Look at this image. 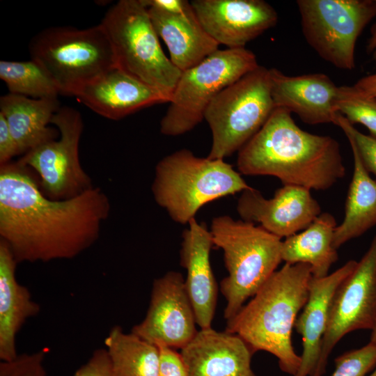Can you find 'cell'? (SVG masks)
Returning <instances> with one entry per match:
<instances>
[{
	"mask_svg": "<svg viewBox=\"0 0 376 376\" xmlns=\"http://www.w3.org/2000/svg\"><path fill=\"white\" fill-rule=\"evenodd\" d=\"M26 169L1 165L0 240L17 263L75 258L97 240L109 215L108 196L93 187L70 199H51Z\"/></svg>",
	"mask_w": 376,
	"mask_h": 376,
	"instance_id": "1",
	"label": "cell"
},
{
	"mask_svg": "<svg viewBox=\"0 0 376 376\" xmlns=\"http://www.w3.org/2000/svg\"><path fill=\"white\" fill-rule=\"evenodd\" d=\"M291 114L283 108L274 109L238 151L239 172L274 176L283 185L327 190L345 175L340 145L330 136L301 129Z\"/></svg>",
	"mask_w": 376,
	"mask_h": 376,
	"instance_id": "2",
	"label": "cell"
},
{
	"mask_svg": "<svg viewBox=\"0 0 376 376\" xmlns=\"http://www.w3.org/2000/svg\"><path fill=\"white\" fill-rule=\"evenodd\" d=\"M311 267L306 263L285 265L275 271L238 313L227 321L226 331L242 338L251 350L265 351L291 376L301 356L292 346V331L309 296Z\"/></svg>",
	"mask_w": 376,
	"mask_h": 376,
	"instance_id": "3",
	"label": "cell"
},
{
	"mask_svg": "<svg viewBox=\"0 0 376 376\" xmlns=\"http://www.w3.org/2000/svg\"><path fill=\"white\" fill-rule=\"evenodd\" d=\"M250 187L224 159L196 157L183 148L159 161L151 189L173 221L188 224L207 203Z\"/></svg>",
	"mask_w": 376,
	"mask_h": 376,
	"instance_id": "4",
	"label": "cell"
},
{
	"mask_svg": "<svg viewBox=\"0 0 376 376\" xmlns=\"http://www.w3.org/2000/svg\"><path fill=\"white\" fill-rule=\"evenodd\" d=\"M210 231L214 245L223 250L228 272L220 283L228 321L276 271L282 261V241L260 226L228 215L214 217Z\"/></svg>",
	"mask_w": 376,
	"mask_h": 376,
	"instance_id": "5",
	"label": "cell"
},
{
	"mask_svg": "<svg viewBox=\"0 0 376 376\" xmlns=\"http://www.w3.org/2000/svg\"><path fill=\"white\" fill-rule=\"evenodd\" d=\"M31 58L49 73L60 95L75 97L85 86L117 68L100 24L86 28L52 26L30 41Z\"/></svg>",
	"mask_w": 376,
	"mask_h": 376,
	"instance_id": "6",
	"label": "cell"
},
{
	"mask_svg": "<svg viewBox=\"0 0 376 376\" xmlns=\"http://www.w3.org/2000/svg\"><path fill=\"white\" fill-rule=\"evenodd\" d=\"M117 68L171 98L182 72L163 52L143 0H120L100 23Z\"/></svg>",
	"mask_w": 376,
	"mask_h": 376,
	"instance_id": "7",
	"label": "cell"
},
{
	"mask_svg": "<svg viewBox=\"0 0 376 376\" xmlns=\"http://www.w3.org/2000/svg\"><path fill=\"white\" fill-rule=\"evenodd\" d=\"M260 65L245 47L217 49L196 65L182 72L160 122V132L179 136L204 120L214 97Z\"/></svg>",
	"mask_w": 376,
	"mask_h": 376,
	"instance_id": "8",
	"label": "cell"
},
{
	"mask_svg": "<svg viewBox=\"0 0 376 376\" xmlns=\"http://www.w3.org/2000/svg\"><path fill=\"white\" fill-rule=\"evenodd\" d=\"M275 109L269 69L259 65L224 88L204 113L212 136L207 157L224 159L238 152Z\"/></svg>",
	"mask_w": 376,
	"mask_h": 376,
	"instance_id": "9",
	"label": "cell"
},
{
	"mask_svg": "<svg viewBox=\"0 0 376 376\" xmlns=\"http://www.w3.org/2000/svg\"><path fill=\"white\" fill-rule=\"evenodd\" d=\"M303 35L324 61L337 68H355V47L376 17V0H297Z\"/></svg>",
	"mask_w": 376,
	"mask_h": 376,
	"instance_id": "10",
	"label": "cell"
},
{
	"mask_svg": "<svg viewBox=\"0 0 376 376\" xmlns=\"http://www.w3.org/2000/svg\"><path fill=\"white\" fill-rule=\"evenodd\" d=\"M51 124L57 127L58 139L39 145L24 154L17 162L37 172L40 179V188L47 197L67 200L93 187L79 157L83 120L75 109L64 107L54 113Z\"/></svg>",
	"mask_w": 376,
	"mask_h": 376,
	"instance_id": "11",
	"label": "cell"
},
{
	"mask_svg": "<svg viewBox=\"0 0 376 376\" xmlns=\"http://www.w3.org/2000/svg\"><path fill=\"white\" fill-rule=\"evenodd\" d=\"M376 329V235L352 271L331 299L321 345L320 374L326 372L331 352L340 339L359 329Z\"/></svg>",
	"mask_w": 376,
	"mask_h": 376,
	"instance_id": "12",
	"label": "cell"
},
{
	"mask_svg": "<svg viewBox=\"0 0 376 376\" xmlns=\"http://www.w3.org/2000/svg\"><path fill=\"white\" fill-rule=\"evenodd\" d=\"M196 324L185 279L171 271L154 281L146 315L131 331L157 347L181 350L196 334Z\"/></svg>",
	"mask_w": 376,
	"mask_h": 376,
	"instance_id": "13",
	"label": "cell"
},
{
	"mask_svg": "<svg viewBox=\"0 0 376 376\" xmlns=\"http://www.w3.org/2000/svg\"><path fill=\"white\" fill-rule=\"evenodd\" d=\"M172 63L183 72L219 49L187 0H143Z\"/></svg>",
	"mask_w": 376,
	"mask_h": 376,
	"instance_id": "14",
	"label": "cell"
},
{
	"mask_svg": "<svg viewBox=\"0 0 376 376\" xmlns=\"http://www.w3.org/2000/svg\"><path fill=\"white\" fill-rule=\"evenodd\" d=\"M237 212L281 239L306 229L322 213L310 189L293 185H283L271 198L250 187L241 192Z\"/></svg>",
	"mask_w": 376,
	"mask_h": 376,
	"instance_id": "15",
	"label": "cell"
},
{
	"mask_svg": "<svg viewBox=\"0 0 376 376\" xmlns=\"http://www.w3.org/2000/svg\"><path fill=\"white\" fill-rule=\"evenodd\" d=\"M191 6L205 31L219 45L241 48L278 22L263 0H194Z\"/></svg>",
	"mask_w": 376,
	"mask_h": 376,
	"instance_id": "16",
	"label": "cell"
},
{
	"mask_svg": "<svg viewBox=\"0 0 376 376\" xmlns=\"http://www.w3.org/2000/svg\"><path fill=\"white\" fill-rule=\"evenodd\" d=\"M270 90L275 108L295 113L310 125L333 123L338 86L323 73L290 76L269 69Z\"/></svg>",
	"mask_w": 376,
	"mask_h": 376,
	"instance_id": "17",
	"label": "cell"
},
{
	"mask_svg": "<svg viewBox=\"0 0 376 376\" xmlns=\"http://www.w3.org/2000/svg\"><path fill=\"white\" fill-rule=\"evenodd\" d=\"M253 354L239 336L212 327L200 329L180 352L189 376H256Z\"/></svg>",
	"mask_w": 376,
	"mask_h": 376,
	"instance_id": "18",
	"label": "cell"
},
{
	"mask_svg": "<svg viewBox=\"0 0 376 376\" xmlns=\"http://www.w3.org/2000/svg\"><path fill=\"white\" fill-rule=\"evenodd\" d=\"M180 265L187 271L185 283L200 329L211 327L217 304V286L210 264L214 245L205 224L195 218L182 233Z\"/></svg>",
	"mask_w": 376,
	"mask_h": 376,
	"instance_id": "19",
	"label": "cell"
},
{
	"mask_svg": "<svg viewBox=\"0 0 376 376\" xmlns=\"http://www.w3.org/2000/svg\"><path fill=\"white\" fill-rule=\"evenodd\" d=\"M77 100L98 115L120 120L139 110L170 102L171 97L115 68L85 86Z\"/></svg>",
	"mask_w": 376,
	"mask_h": 376,
	"instance_id": "20",
	"label": "cell"
},
{
	"mask_svg": "<svg viewBox=\"0 0 376 376\" xmlns=\"http://www.w3.org/2000/svg\"><path fill=\"white\" fill-rule=\"evenodd\" d=\"M357 261L350 260L331 274L322 278L313 277L309 296L295 328L301 336L303 352L301 364L294 376H321V345L326 331L330 303L340 283L354 269Z\"/></svg>",
	"mask_w": 376,
	"mask_h": 376,
	"instance_id": "21",
	"label": "cell"
},
{
	"mask_svg": "<svg viewBox=\"0 0 376 376\" xmlns=\"http://www.w3.org/2000/svg\"><path fill=\"white\" fill-rule=\"evenodd\" d=\"M17 262L8 246L0 240V359H15L16 336L28 319L37 315L40 305L28 288L18 283Z\"/></svg>",
	"mask_w": 376,
	"mask_h": 376,
	"instance_id": "22",
	"label": "cell"
},
{
	"mask_svg": "<svg viewBox=\"0 0 376 376\" xmlns=\"http://www.w3.org/2000/svg\"><path fill=\"white\" fill-rule=\"evenodd\" d=\"M59 108L58 98L35 99L9 93L0 98V113L21 154L56 139V130L49 124Z\"/></svg>",
	"mask_w": 376,
	"mask_h": 376,
	"instance_id": "23",
	"label": "cell"
},
{
	"mask_svg": "<svg viewBox=\"0 0 376 376\" xmlns=\"http://www.w3.org/2000/svg\"><path fill=\"white\" fill-rule=\"evenodd\" d=\"M336 226V219L331 214L321 213L302 232L282 241V261L290 265L308 264L315 278L327 276L331 265L338 258L337 249L333 246Z\"/></svg>",
	"mask_w": 376,
	"mask_h": 376,
	"instance_id": "24",
	"label": "cell"
},
{
	"mask_svg": "<svg viewBox=\"0 0 376 376\" xmlns=\"http://www.w3.org/2000/svg\"><path fill=\"white\" fill-rule=\"evenodd\" d=\"M348 141L353 155L354 172L345 204L344 219L334 234L336 249L376 225V180L370 176L353 143Z\"/></svg>",
	"mask_w": 376,
	"mask_h": 376,
	"instance_id": "25",
	"label": "cell"
},
{
	"mask_svg": "<svg viewBox=\"0 0 376 376\" xmlns=\"http://www.w3.org/2000/svg\"><path fill=\"white\" fill-rule=\"evenodd\" d=\"M113 376H158L159 349L132 333L113 327L104 340Z\"/></svg>",
	"mask_w": 376,
	"mask_h": 376,
	"instance_id": "26",
	"label": "cell"
},
{
	"mask_svg": "<svg viewBox=\"0 0 376 376\" xmlns=\"http://www.w3.org/2000/svg\"><path fill=\"white\" fill-rule=\"evenodd\" d=\"M0 78L9 93L35 99L58 98L59 91L54 80L38 62L0 61Z\"/></svg>",
	"mask_w": 376,
	"mask_h": 376,
	"instance_id": "27",
	"label": "cell"
},
{
	"mask_svg": "<svg viewBox=\"0 0 376 376\" xmlns=\"http://www.w3.org/2000/svg\"><path fill=\"white\" fill-rule=\"evenodd\" d=\"M337 113L342 114L352 125L365 126L376 138V99L354 85L338 87L334 104Z\"/></svg>",
	"mask_w": 376,
	"mask_h": 376,
	"instance_id": "28",
	"label": "cell"
},
{
	"mask_svg": "<svg viewBox=\"0 0 376 376\" xmlns=\"http://www.w3.org/2000/svg\"><path fill=\"white\" fill-rule=\"evenodd\" d=\"M335 370L331 376H366L376 367V343L345 352L334 360Z\"/></svg>",
	"mask_w": 376,
	"mask_h": 376,
	"instance_id": "29",
	"label": "cell"
},
{
	"mask_svg": "<svg viewBox=\"0 0 376 376\" xmlns=\"http://www.w3.org/2000/svg\"><path fill=\"white\" fill-rule=\"evenodd\" d=\"M333 123L353 143L366 170L376 177V138L359 132L339 113H336Z\"/></svg>",
	"mask_w": 376,
	"mask_h": 376,
	"instance_id": "30",
	"label": "cell"
},
{
	"mask_svg": "<svg viewBox=\"0 0 376 376\" xmlns=\"http://www.w3.org/2000/svg\"><path fill=\"white\" fill-rule=\"evenodd\" d=\"M45 352L18 354L13 360L0 362V376H47Z\"/></svg>",
	"mask_w": 376,
	"mask_h": 376,
	"instance_id": "31",
	"label": "cell"
},
{
	"mask_svg": "<svg viewBox=\"0 0 376 376\" xmlns=\"http://www.w3.org/2000/svg\"><path fill=\"white\" fill-rule=\"evenodd\" d=\"M73 376H113L106 348L95 350L86 363L79 368Z\"/></svg>",
	"mask_w": 376,
	"mask_h": 376,
	"instance_id": "32",
	"label": "cell"
},
{
	"mask_svg": "<svg viewBox=\"0 0 376 376\" xmlns=\"http://www.w3.org/2000/svg\"><path fill=\"white\" fill-rule=\"evenodd\" d=\"M159 365L158 376H189L180 353L166 346H158Z\"/></svg>",
	"mask_w": 376,
	"mask_h": 376,
	"instance_id": "33",
	"label": "cell"
},
{
	"mask_svg": "<svg viewBox=\"0 0 376 376\" xmlns=\"http://www.w3.org/2000/svg\"><path fill=\"white\" fill-rule=\"evenodd\" d=\"M19 146L13 137L4 117L0 113V164L9 163L15 156L20 155Z\"/></svg>",
	"mask_w": 376,
	"mask_h": 376,
	"instance_id": "34",
	"label": "cell"
},
{
	"mask_svg": "<svg viewBox=\"0 0 376 376\" xmlns=\"http://www.w3.org/2000/svg\"><path fill=\"white\" fill-rule=\"evenodd\" d=\"M354 85L376 99V73L361 78Z\"/></svg>",
	"mask_w": 376,
	"mask_h": 376,
	"instance_id": "35",
	"label": "cell"
},
{
	"mask_svg": "<svg viewBox=\"0 0 376 376\" xmlns=\"http://www.w3.org/2000/svg\"><path fill=\"white\" fill-rule=\"evenodd\" d=\"M366 51L368 55L371 56L374 60H376V23L370 29V36L368 41Z\"/></svg>",
	"mask_w": 376,
	"mask_h": 376,
	"instance_id": "36",
	"label": "cell"
},
{
	"mask_svg": "<svg viewBox=\"0 0 376 376\" xmlns=\"http://www.w3.org/2000/svg\"><path fill=\"white\" fill-rule=\"evenodd\" d=\"M370 342L376 343V329L372 331Z\"/></svg>",
	"mask_w": 376,
	"mask_h": 376,
	"instance_id": "37",
	"label": "cell"
},
{
	"mask_svg": "<svg viewBox=\"0 0 376 376\" xmlns=\"http://www.w3.org/2000/svg\"><path fill=\"white\" fill-rule=\"evenodd\" d=\"M368 376H376V367L375 368L373 371Z\"/></svg>",
	"mask_w": 376,
	"mask_h": 376,
	"instance_id": "38",
	"label": "cell"
}]
</instances>
